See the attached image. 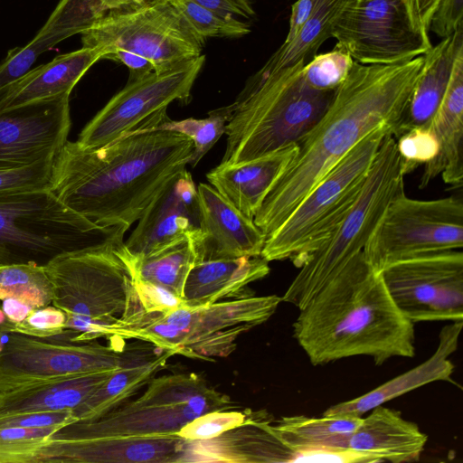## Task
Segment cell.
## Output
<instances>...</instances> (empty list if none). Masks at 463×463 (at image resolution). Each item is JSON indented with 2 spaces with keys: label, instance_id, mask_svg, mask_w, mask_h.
Wrapping results in <instances>:
<instances>
[{
  "label": "cell",
  "instance_id": "1",
  "mask_svg": "<svg viewBox=\"0 0 463 463\" xmlns=\"http://www.w3.org/2000/svg\"><path fill=\"white\" fill-rule=\"evenodd\" d=\"M423 56L391 64L354 61L345 81L275 182L253 222L269 237L326 174L363 138L385 126L393 136L404 115Z\"/></svg>",
  "mask_w": 463,
  "mask_h": 463
},
{
  "label": "cell",
  "instance_id": "2",
  "mask_svg": "<svg viewBox=\"0 0 463 463\" xmlns=\"http://www.w3.org/2000/svg\"><path fill=\"white\" fill-rule=\"evenodd\" d=\"M190 138L142 123L99 147L67 141L56 153L47 188L95 225L128 230L164 185L188 165Z\"/></svg>",
  "mask_w": 463,
  "mask_h": 463
},
{
  "label": "cell",
  "instance_id": "3",
  "mask_svg": "<svg viewBox=\"0 0 463 463\" xmlns=\"http://www.w3.org/2000/svg\"><path fill=\"white\" fill-rule=\"evenodd\" d=\"M293 337L313 365L357 355L379 365L415 354L414 323L396 307L363 252L299 309Z\"/></svg>",
  "mask_w": 463,
  "mask_h": 463
},
{
  "label": "cell",
  "instance_id": "4",
  "mask_svg": "<svg viewBox=\"0 0 463 463\" xmlns=\"http://www.w3.org/2000/svg\"><path fill=\"white\" fill-rule=\"evenodd\" d=\"M305 61L279 70L260 68L246 82L228 113L226 149L220 164L252 161L298 143L320 119L335 91L309 88Z\"/></svg>",
  "mask_w": 463,
  "mask_h": 463
},
{
  "label": "cell",
  "instance_id": "5",
  "mask_svg": "<svg viewBox=\"0 0 463 463\" xmlns=\"http://www.w3.org/2000/svg\"><path fill=\"white\" fill-rule=\"evenodd\" d=\"M112 240L61 254L44 268L52 287V304L65 312L68 338L88 342L104 337L125 310L132 280Z\"/></svg>",
  "mask_w": 463,
  "mask_h": 463
},
{
  "label": "cell",
  "instance_id": "6",
  "mask_svg": "<svg viewBox=\"0 0 463 463\" xmlns=\"http://www.w3.org/2000/svg\"><path fill=\"white\" fill-rule=\"evenodd\" d=\"M126 231L95 225L47 187L0 193V264L45 266L61 254L123 239Z\"/></svg>",
  "mask_w": 463,
  "mask_h": 463
},
{
  "label": "cell",
  "instance_id": "7",
  "mask_svg": "<svg viewBox=\"0 0 463 463\" xmlns=\"http://www.w3.org/2000/svg\"><path fill=\"white\" fill-rule=\"evenodd\" d=\"M388 133L393 135L392 128L380 127L354 146L267 237L260 256L269 262L290 260L300 268L354 205Z\"/></svg>",
  "mask_w": 463,
  "mask_h": 463
},
{
  "label": "cell",
  "instance_id": "8",
  "mask_svg": "<svg viewBox=\"0 0 463 463\" xmlns=\"http://www.w3.org/2000/svg\"><path fill=\"white\" fill-rule=\"evenodd\" d=\"M404 174L393 135L383 139L361 194L332 234L317 248L281 297L302 308L354 257L363 252L389 203L404 192Z\"/></svg>",
  "mask_w": 463,
  "mask_h": 463
},
{
  "label": "cell",
  "instance_id": "9",
  "mask_svg": "<svg viewBox=\"0 0 463 463\" xmlns=\"http://www.w3.org/2000/svg\"><path fill=\"white\" fill-rule=\"evenodd\" d=\"M136 400L90 421L68 424L51 437L178 436L187 423L204 413L231 409L226 394L194 373L153 377Z\"/></svg>",
  "mask_w": 463,
  "mask_h": 463
},
{
  "label": "cell",
  "instance_id": "10",
  "mask_svg": "<svg viewBox=\"0 0 463 463\" xmlns=\"http://www.w3.org/2000/svg\"><path fill=\"white\" fill-rule=\"evenodd\" d=\"M82 46L146 59L162 72L200 56L205 43L167 0H144L102 11L80 33Z\"/></svg>",
  "mask_w": 463,
  "mask_h": 463
},
{
  "label": "cell",
  "instance_id": "11",
  "mask_svg": "<svg viewBox=\"0 0 463 463\" xmlns=\"http://www.w3.org/2000/svg\"><path fill=\"white\" fill-rule=\"evenodd\" d=\"M281 298L244 297L209 305L158 313L147 328L148 340L164 351L190 358L229 355L238 336L267 321Z\"/></svg>",
  "mask_w": 463,
  "mask_h": 463
},
{
  "label": "cell",
  "instance_id": "12",
  "mask_svg": "<svg viewBox=\"0 0 463 463\" xmlns=\"http://www.w3.org/2000/svg\"><path fill=\"white\" fill-rule=\"evenodd\" d=\"M463 247V203L456 196L418 200L397 195L387 206L363 254L377 272L410 258Z\"/></svg>",
  "mask_w": 463,
  "mask_h": 463
},
{
  "label": "cell",
  "instance_id": "13",
  "mask_svg": "<svg viewBox=\"0 0 463 463\" xmlns=\"http://www.w3.org/2000/svg\"><path fill=\"white\" fill-rule=\"evenodd\" d=\"M400 311L412 323L463 320V253L424 254L379 272Z\"/></svg>",
  "mask_w": 463,
  "mask_h": 463
},
{
  "label": "cell",
  "instance_id": "14",
  "mask_svg": "<svg viewBox=\"0 0 463 463\" xmlns=\"http://www.w3.org/2000/svg\"><path fill=\"white\" fill-rule=\"evenodd\" d=\"M331 37L363 64H391L424 54L432 45L411 25L402 0H351Z\"/></svg>",
  "mask_w": 463,
  "mask_h": 463
},
{
  "label": "cell",
  "instance_id": "15",
  "mask_svg": "<svg viewBox=\"0 0 463 463\" xmlns=\"http://www.w3.org/2000/svg\"><path fill=\"white\" fill-rule=\"evenodd\" d=\"M204 62L205 55L201 54L162 72L128 81L82 128L76 143L82 148L105 146L174 100L186 102Z\"/></svg>",
  "mask_w": 463,
  "mask_h": 463
},
{
  "label": "cell",
  "instance_id": "16",
  "mask_svg": "<svg viewBox=\"0 0 463 463\" xmlns=\"http://www.w3.org/2000/svg\"><path fill=\"white\" fill-rule=\"evenodd\" d=\"M125 362L120 352L96 340L9 335L0 353V392L48 379L113 370Z\"/></svg>",
  "mask_w": 463,
  "mask_h": 463
},
{
  "label": "cell",
  "instance_id": "17",
  "mask_svg": "<svg viewBox=\"0 0 463 463\" xmlns=\"http://www.w3.org/2000/svg\"><path fill=\"white\" fill-rule=\"evenodd\" d=\"M70 96L31 103L0 113V171L54 157L68 141Z\"/></svg>",
  "mask_w": 463,
  "mask_h": 463
},
{
  "label": "cell",
  "instance_id": "18",
  "mask_svg": "<svg viewBox=\"0 0 463 463\" xmlns=\"http://www.w3.org/2000/svg\"><path fill=\"white\" fill-rule=\"evenodd\" d=\"M124 249L145 256L185 239L196 247L201 239L197 188L191 174L177 172L149 203Z\"/></svg>",
  "mask_w": 463,
  "mask_h": 463
},
{
  "label": "cell",
  "instance_id": "19",
  "mask_svg": "<svg viewBox=\"0 0 463 463\" xmlns=\"http://www.w3.org/2000/svg\"><path fill=\"white\" fill-rule=\"evenodd\" d=\"M184 439L179 436L49 437L33 463H168L178 462Z\"/></svg>",
  "mask_w": 463,
  "mask_h": 463
},
{
  "label": "cell",
  "instance_id": "20",
  "mask_svg": "<svg viewBox=\"0 0 463 463\" xmlns=\"http://www.w3.org/2000/svg\"><path fill=\"white\" fill-rule=\"evenodd\" d=\"M201 239L196 245L198 262L260 256L266 235L225 200L213 187H197Z\"/></svg>",
  "mask_w": 463,
  "mask_h": 463
},
{
  "label": "cell",
  "instance_id": "21",
  "mask_svg": "<svg viewBox=\"0 0 463 463\" xmlns=\"http://www.w3.org/2000/svg\"><path fill=\"white\" fill-rule=\"evenodd\" d=\"M301 462L266 420H255L204 440H184L181 462Z\"/></svg>",
  "mask_w": 463,
  "mask_h": 463
},
{
  "label": "cell",
  "instance_id": "22",
  "mask_svg": "<svg viewBox=\"0 0 463 463\" xmlns=\"http://www.w3.org/2000/svg\"><path fill=\"white\" fill-rule=\"evenodd\" d=\"M105 56L106 52L100 48L82 46L31 69L0 90V113L31 103L70 96L88 70Z\"/></svg>",
  "mask_w": 463,
  "mask_h": 463
},
{
  "label": "cell",
  "instance_id": "23",
  "mask_svg": "<svg viewBox=\"0 0 463 463\" xmlns=\"http://www.w3.org/2000/svg\"><path fill=\"white\" fill-rule=\"evenodd\" d=\"M439 143V153L425 165L420 186H427L441 175L452 186L463 180V46L453 61L449 80L442 101L429 126Z\"/></svg>",
  "mask_w": 463,
  "mask_h": 463
},
{
  "label": "cell",
  "instance_id": "24",
  "mask_svg": "<svg viewBox=\"0 0 463 463\" xmlns=\"http://www.w3.org/2000/svg\"><path fill=\"white\" fill-rule=\"evenodd\" d=\"M298 151L289 145L258 159L235 164H220L209 173L208 182L225 200L247 218L253 220L268 193Z\"/></svg>",
  "mask_w": 463,
  "mask_h": 463
},
{
  "label": "cell",
  "instance_id": "25",
  "mask_svg": "<svg viewBox=\"0 0 463 463\" xmlns=\"http://www.w3.org/2000/svg\"><path fill=\"white\" fill-rule=\"evenodd\" d=\"M463 320L444 326L434 354L425 362L383 383L367 393L329 407L323 415L362 417L373 408L436 381H451L454 364L449 357L458 347Z\"/></svg>",
  "mask_w": 463,
  "mask_h": 463
},
{
  "label": "cell",
  "instance_id": "26",
  "mask_svg": "<svg viewBox=\"0 0 463 463\" xmlns=\"http://www.w3.org/2000/svg\"><path fill=\"white\" fill-rule=\"evenodd\" d=\"M428 436L419 426L402 418L395 410L376 406L352 433L348 449L393 463L417 461Z\"/></svg>",
  "mask_w": 463,
  "mask_h": 463
},
{
  "label": "cell",
  "instance_id": "27",
  "mask_svg": "<svg viewBox=\"0 0 463 463\" xmlns=\"http://www.w3.org/2000/svg\"><path fill=\"white\" fill-rule=\"evenodd\" d=\"M269 273V261L261 256L196 263L190 270L183 289L184 306L196 307L225 298L252 296L247 286Z\"/></svg>",
  "mask_w": 463,
  "mask_h": 463
},
{
  "label": "cell",
  "instance_id": "28",
  "mask_svg": "<svg viewBox=\"0 0 463 463\" xmlns=\"http://www.w3.org/2000/svg\"><path fill=\"white\" fill-rule=\"evenodd\" d=\"M462 46L463 25L422 55L423 64L395 138L412 128H429L444 97L456 54Z\"/></svg>",
  "mask_w": 463,
  "mask_h": 463
},
{
  "label": "cell",
  "instance_id": "29",
  "mask_svg": "<svg viewBox=\"0 0 463 463\" xmlns=\"http://www.w3.org/2000/svg\"><path fill=\"white\" fill-rule=\"evenodd\" d=\"M117 369L48 379L0 392V417L24 412L73 411Z\"/></svg>",
  "mask_w": 463,
  "mask_h": 463
},
{
  "label": "cell",
  "instance_id": "30",
  "mask_svg": "<svg viewBox=\"0 0 463 463\" xmlns=\"http://www.w3.org/2000/svg\"><path fill=\"white\" fill-rule=\"evenodd\" d=\"M92 18L90 0H60L35 36L24 46L11 49L0 62V90L30 71L42 53L80 33Z\"/></svg>",
  "mask_w": 463,
  "mask_h": 463
},
{
  "label": "cell",
  "instance_id": "31",
  "mask_svg": "<svg viewBox=\"0 0 463 463\" xmlns=\"http://www.w3.org/2000/svg\"><path fill=\"white\" fill-rule=\"evenodd\" d=\"M362 417L303 415L283 417L273 428L281 439L301 456V462H326L327 449H349L350 436Z\"/></svg>",
  "mask_w": 463,
  "mask_h": 463
},
{
  "label": "cell",
  "instance_id": "32",
  "mask_svg": "<svg viewBox=\"0 0 463 463\" xmlns=\"http://www.w3.org/2000/svg\"><path fill=\"white\" fill-rule=\"evenodd\" d=\"M123 243H119L116 250L132 281L162 287L182 298L188 274L198 262L197 251L192 240H183L145 256L129 254Z\"/></svg>",
  "mask_w": 463,
  "mask_h": 463
},
{
  "label": "cell",
  "instance_id": "33",
  "mask_svg": "<svg viewBox=\"0 0 463 463\" xmlns=\"http://www.w3.org/2000/svg\"><path fill=\"white\" fill-rule=\"evenodd\" d=\"M175 354H162L140 362L124 363L72 412L76 421L97 420L117 409L133 396L165 366Z\"/></svg>",
  "mask_w": 463,
  "mask_h": 463
},
{
  "label": "cell",
  "instance_id": "34",
  "mask_svg": "<svg viewBox=\"0 0 463 463\" xmlns=\"http://www.w3.org/2000/svg\"><path fill=\"white\" fill-rule=\"evenodd\" d=\"M351 0H320L314 14L301 27L298 34L271 55L262 68L279 70L305 61L314 54L329 37L333 24Z\"/></svg>",
  "mask_w": 463,
  "mask_h": 463
},
{
  "label": "cell",
  "instance_id": "35",
  "mask_svg": "<svg viewBox=\"0 0 463 463\" xmlns=\"http://www.w3.org/2000/svg\"><path fill=\"white\" fill-rule=\"evenodd\" d=\"M227 121L225 107L210 111L206 118H189L182 120L169 119L165 108L151 115L142 124L146 130L174 131L190 138L194 149L188 164L194 167L225 133Z\"/></svg>",
  "mask_w": 463,
  "mask_h": 463
},
{
  "label": "cell",
  "instance_id": "36",
  "mask_svg": "<svg viewBox=\"0 0 463 463\" xmlns=\"http://www.w3.org/2000/svg\"><path fill=\"white\" fill-rule=\"evenodd\" d=\"M20 299L33 308L52 301V287L44 266L36 263L0 264V300Z\"/></svg>",
  "mask_w": 463,
  "mask_h": 463
},
{
  "label": "cell",
  "instance_id": "37",
  "mask_svg": "<svg viewBox=\"0 0 463 463\" xmlns=\"http://www.w3.org/2000/svg\"><path fill=\"white\" fill-rule=\"evenodd\" d=\"M203 40L212 37H241L250 25L235 16L203 6L193 0H167Z\"/></svg>",
  "mask_w": 463,
  "mask_h": 463
},
{
  "label": "cell",
  "instance_id": "38",
  "mask_svg": "<svg viewBox=\"0 0 463 463\" xmlns=\"http://www.w3.org/2000/svg\"><path fill=\"white\" fill-rule=\"evenodd\" d=\"M354 59L341 46L326 53L315 55L302 67V77L311 89L319 91L335 90L348 76Z\"/></svg>",
  "mask_w": 463,
  "mask_h": 463
},
{
  "label": "cell",
  "instance_id": "39",
  "mask_svg": "<svg viewBox=\"0 0 463 463\" xmlns=\"http://www.w3.org/2000/svg\"><path fill=\"white\" fill-rule=\"evenodd\" d=\"M59 428H0V463H33L46 439Z\"/></svg>",
  "mask_w": 463,
  "mask_h": 463
},
{
  "label": "cell",
  "instance_id": "40",
  "mask_svg": "<svg viewBox=\"0 0 463 463\" xmlns=\"http://www.w3.org/2000/svg\"><path fill=\"white\" fill-rule=\"evenodd\" d=\"M258 420L252 412L219 410L200 415L178 432L185 440H204L220 436L227 430Z\"/></svg>",
  "mask_w": 463,
  "mask_h": 463
},
{
  "label": "cell",
  "instance_id": "41",
  "mask_svg": "<svg viewBox=\"0 0 463 463\" xmlns=\"http://www.w3.org/2000/svg\"><path fill=\"white\" fill-rule=\"evenodd\" d=\"M395 140L404 175L429 164L439 153V143L430 128H412Z\"/></svg>",
  "mask_w": 463,
  "mask_h": 463
},
{
  "label": "cell",
  "instance_id": "42",
  "mask_svg": "<svg viewBox=\"0 0 463 463\" xmlns=\"http://www.w3.org/2000/svg\"><path fill=\"white\" fill-rule=\"evenodd\" d=\"M66 326L65 312L51 304L33 308L24 319L14 325V332L47 338L61 335Z\"/></svg>",
  "mask_w": 463,
  "mask_h": 463
},
{
  "label": "cell",
  "instance_id": "43",
  "mask_svg": "<svg viewBox=\"0 0 463 463\" xmlns=\"http://www.w3.org/2000/svg\"><path fill=\"white\" fill-rule=\"evenodd\" d=\"M53 158H45L22 168L0 171V193L47 187Z\"/></svg>",
  "mask_w": 463,
  "mask_h": 463
},
{
  "label": "cell",
  "instance_id": "44",
  "mask_svg": "<svg viewBox=\"0 0 463 463\" xmlns=\"http://www.w3.org/2000/svg\"><path fill=\"white\" fill-rule=\"evenodd\" d=\"M76 420L71 410L24 412L0 417V428L21 427L41 429L54 427L61 429Z\"/></svg>",
  "mask_w": 463,
  "mask_h": 463
},
{
  "label": "cell",
  "instance_id": "45",
  "mask_svg": "<svg viewBox=\"0 0 463 463\" xmlns=\"http://www.w3.org/2000/svg\"><path fill=\"white\" fill-rule=\"evenodd\" d=\"M135 297L146 312L164 313L184 306L181 298L169 290L150 283L132 281Z\"/></svg>",
  "mask_w": 463,
  "mask_h": 463
},
{
  "label": "cell",
  "instance_id": "46",
  "mask_svg": "<svg viewBox=\"0 0 463 463\" xmlns=\"http://www.w3.org/2000/svg\"><path fill=\"white\" fill-rule=\"evenodd\" d=\"M462 19L463 0H440L430 19L429 30L444 39L463 25Z\"/></svg>",
  "mask_w": 463,
  "mask_h": 463
},
{
  "label": "cell",
  "instance_id": "47",
  "mask_svg": "<svg viewBox=\"0 0 463 463\" xmlns=\"http://www.w3.org/2000/svg\"><path fill=\"white\" fill-rule=\"evenodd\" d=\"M440 0H402L413 28L429 38L430 19Z\"/></svg>",
  "mask_w": 463,
  "mask_h": 463
},
{
  "label": "cell",
  "instance_id": "48",
  "mask_svg": "<svg viewBox=\"0 0 463 463\" xmlns=\"http://www.w3.org/2000/svg\"><path fill=\"white\" fill-rule=\"evenodd\" d=\"M320 0H298L293 4L285 43L291 41L316 12Z\"/></svg>",
  "mask_w": 463,
  "mask_h": 463
},
{
  "label": "cell",
  "instance_id": "49",
  "mask_svg": "<svg viewBox=\"0 0 463 463\" xmlns=\"http://www.w3.org/2000/svg\"><path fill=\"white\" fill-rule=\"evenodd\" d=\"M210 9L244 18H250L255 12L250 0H193Z\"/></svg>",
  "mask_w": 463,
  "mask_h": 463
},
{
  "label": "cell",
  "instance_id": "50",
  "mask_svg": "<svg viewBox=\"0 0 463 463\" xmlns=\"http://www.w3.org/2000/svg\"><path fill=\"white\" fill-rule=\"evenodd\" d=\"M107 59L117 60L128 68V81L142 78L154 71L152 64L146 59L128 52L118 51L109 55Z\"/></svg>",
  "mask_w": 463,
  "mask_h": 463
},
{
  "label": "cell",
  "instance_id": "51",
  "mask_svg": "<svg viewBox=\"0 0 463 463\" xmlns=\"http://www.w3.org/2000/svg\"><path fill=\"white\" fill-rule=\"evenodd\" d=\"M0 302L5 315L14 325L24 319L33 309V307L17 298H7Z\"/></svg>",
  "mask_w": 463,
  "mask_h": 463
},
{
  "label": "cell",
  "instance_id": "52",
  "mask_svg": "<svg viewBox=\"0 0 463 463\" xmlns=\"http://www.w3.org/2000/svg\"><path fill=\"white\" fill-rule=\"evenodd\" d=\"M100 7L105 10L118 8L130 4L141 2L144 0H97Z\"/></svg>",
  "mask_w": 463,
  "mask_h": 463
},
{
  "label": "cell",
  "instance_id": "53",
  "mask_svg": "<svg viewBox=\"0 0 463 463\" xmlns=\"http://www.w3.org/2000/svg\"><path fill=\"white\" fill-rule=\"evenodd\" d=\"M14 331V324L9 321L0 307V334H7Z\"/></svg>",
  "mask_w": 463,
  "mask_h": 463
},
{
  "label": "cell",
  "instance_id": "54",
  "mask_svg": "<svg viewBox=\"0 0 463 463\" xmlns=\"http://www.w3.org/2000/svg\"><path fill=\"white\" fill-rule=\"evenodd\" d=\"M358 1H360V0H358Z\"/></svg>",
  "mask_w": 463,
  "mask_h": 463
}]
</instances>
